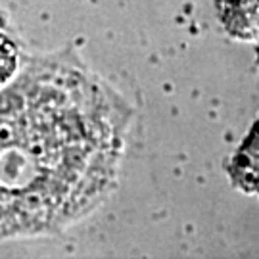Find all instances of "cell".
<instances>
[{"label": "cell", "instance_id": "cell-1", "mask_svg": "<svg viewBox=\"0 0 259 259\" xmlns=\"http://www.w3.org/2000/svg\"><path fill=\"white\" fill-rule=\"evenodd\" d=\"M127 111L84 67L40 58L0 91V238L83 217L110 190Z\"/></svg>", "mask_w": 259, "mask_h": 259}, {"label": "cell", "instance_id": "cell-2", "mask_svg": "<svg viewBox=\"0 0 259 259\" xmlns=\"http://www.w3.org/2000/svg\"><path fill=\"white\" fill-rule=\"evenodd\" d=\"M232 173L238 186L251 194H259V121L234 157Z\"/></svg>", "mask_w": 259, "mask_h": 259}, {"label": "cell", "instance_id": "cell-3", "mask_svg": "<svg viewBox=\"0 0 259 259\" xmlns=\"http://www.w3.org/2000/svg\"><path fill=\"white\" fill-rule=\"evenodd\" d=\"M18 69V48L4 33H0V84L8 83Z\"/></svg>", "mask_w": 259, "mask_h": 259}]
</instances>
